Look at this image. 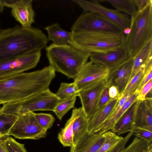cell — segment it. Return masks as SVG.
Masks as SVG:
<instances>
[{"label":"cell","mask_w":152,"mask_h":152,"mask_svg":"<svg viewBox=\"0 0 152 152\" xmlns=\"http://www.w3.org/2000/svg\"><path fill=\"white\" fill-rule=\"evenodd\" d=\"M152 80L149 81L137 93V100L143 101L145 99L147 94L152 89Z\"/></svg>","instance_id":"obj_35"},{"label":"cell","mask_w":152,"mask_h":152,"mask_svg":"<svg viewBox=\"0 0 152 152\" xmlns=\"http://www.w3.org/2000/svg\"><path fill=\"white\" fill-rule=\"evenodd\" d=\"M137 93L133 94L122 106L120 109L116 113H113L111 116L93 133L103 134L109 130L112 131L117 121L137 100Z\"/></svg>","instance_id":"obj_20"},{"label":"cell","mask_w":152,"mask_h":152,"mask_svg":"<svg viewBox=\"0 0 152 152\" xmlns=\"http://www.w3.org/2000/svg\"><path fill=\"white\" fill-rule=\"evenodd\" d=\"M138 102L137 100L122 115L115 124L112 132L119 135L132 131Z\"/></svg>","instance_id":"obj_19"},{"label":"cell","mask_w":152,"mask_h":152,"mask_svg":"<svg viewBox=\"0 0 152 152\" xmlns=\"http://www.w3.org/2000/svg\"><path fill=\"white\" fill-rule=\"evenodd\" d=\"M132 131L136 137L142 139L149 144L152 143V132L139 128H133Z\"/></svg>","instance_id":"obj_34"},{"label":"cell","mask_w":152,"mask_h":152,"mask_svg":"<svg viewBox=\"0 0 152 152\" xmlns=\"http://www.w3.org/2000/svg\"><path fill=\"white\" fill-rule=\"evenodd\" d=\"M131 31V29L129 27H128L124 29L123 31V32L124 34L126 35L129 34Z\"/></svg>","instance_id":"obj_42"},{"label":"cell","mask_w":152,"mask_h":152,"mask_svg":"<svg viewBox=\"0 0 152 152\" xmlns=\"http://www.w3.org/2000/svg\"><path fill=\"white\" fill-rule=\"evenodd\" d=\"M129 57L125 47H124L106 53H91L89 58L92 62L101 64L110 71Z\"/></svg>","instance_id":"obj_14"},{"label":"cell","mask_w":152,"mask_h":152,"mask_svg":"<svg viewBox=\"0 0 152 152\" xmlns=\"http://www.w3.org/2000/svg\"><path fill=\"white\" fill-rule=\"evenodd\" d=\"M131 31L125 35V47L129 57L134 58L143 46L152 40V4L131 17Z\"/></svg>","instance_id":"obj_5"},{"label":"cell","mask_w":152,"mask_h":152,"mask_svg":"<svg viewBox=\"0 0 152 152\" xmlns=\"http://www.w3.org/2000/svg\"><path fill=\"white\" fill-rule=\"evenodd\" d=\"M107 86L106 80H104L79 91L78 96L80 99L82 107L88 118L97 110L100 95Z\"/></svg>","instance_id":"obj_12"},{"label":"cell","mask_w":152,"mask_h":152,"mask_svg":"<svg viewBox=\"0 0 152 152\" xmlns=\"http://www.w3.org/2000/svg\"><path fill=\"white\" fill-rule=\"evenodd\" d=\"M4 7L3 0H0V13L3 12Z\"/></svg>","instance_id":"obj_43"},{"label":"cell","mask_w":152,"mask_h":152,"mask_svg":"<svg viewBox=\"0 0 152 152\" xmlns=\"http://www.w3.org/2000/svg\"><path fill=\"white\" fill-rule=\"evenodd\" d=\"M99 2L108 3L115 10L124 12L131 17L134 16L138 12L134 0H99Z\"/></svg>","instance_id":"obj_25"},{"label":"cell","mask_w":152,"mask_h":152,"mask_svg":"<svg viewBox=\"0 0 152 152\" xmlns=\"http://www.w3.org/2000/svg\"><path fill=\"white\" fill-rule=\"evenodd\" d=\"M137 7L138 11L145 9L152 4V0H134Z\"/></svg>","instance_id":"obj_39"},{"label":"cell","mask_w":152,"mask_h":152,"mask_svg":"<svg viewBox=\"0 0 152 152\" xmlns=\"http://www.w3.org/2000/svg\"><path fill=\"white\" fill-rule=\"evenodd\" d=\"M152 69H150L144 76L134 93H137L145 84L152 79Z\"/></svg>","instance_id":"obj_38"},{"label":"cell","mask_w":152,"mask_h":152,"mask_svg":"<svg viewBox=\"0 0 152 152\" xmlns=\"http://www.w3.org/2000/svg\"><path fill=\"white\" fill-rule=\"evenodd\" d=\"M109 88L107 87L102 93L98 102L97 110L104 106L111 99L109 94Z\"/></svg>","instance_id":"obj_37"},{"label":"cell","mask_w":152,"mask_h":152,"mask_svg":"<svg viewBox=\"0 0 152 152\" xmlns=\"http://www.w3.org/2000/svg\"></svg>","instance_id":"obj_47"},{"label":"cell","mask_w":152,"mask_h":152,"mask_svg":"<svg viewBox=\"0 0 152 152\" xmlns=\"http://www.w3.org/2000/svg\"><path fill=\"white\" fill-rule=\"evenodd\" d=\"M60 99L49 88L23 100L3 104L0 113L18 116L38 111H53Z\"/></svg>","instance_id":"obj_6"},{"label":"cell","mask_w":152,"mask_h":152,"mask_svg":"<svg viewBox=\"0 0 152 152\" xmlns=\"http://www.w3.org/2000/svg\"><path fill=\"white\" fill-rule=\"evenodd\" d=\"M109 94L110 99L119 97V94L117 88L114 86H111L109 88Z\"/></svg>","instance_id":"obj_40"},{"label":"cell","mask_w":152,"mask_h":152,"mask_svg":"<svg viewBox=\"0 0 152 152\" xmlns=\"http://www.w3.org/2000/svg\"><path fill=\"white\" fill-rule=\"evenodd\" d=\"M34 112L28 113L18 116L8 134L19 139L37 140L45 137L47 131L38 124Z\"/></svg>","instance_id":"obj_8"},{"label":"cell","mask_w":152,"mask_h":152,"mask_svg":"<svg viewBox=\"0 0 152 152\" xmlns=\"http://www.w3.org/2000/svg\"><path fill=\"white\" fill-rule=\"evenodd\" d=\"M34 115L38 124L47 131L52 126L55 121L54 117L49 113H34Z\"/></svg>","instance_id":"obj_32"},{"label":"cell","mask_w":152,"mask_h":152,"mask_svg":"<svg viewBox=\"0 0 152 152\" xmlns=\"http://www.w3.org/2000/svg\"><path fill=\"white\" fill-rule=\"evenodd\" d=\"M45 49L49 65L54 71L69 78L73 79L88 61L91 54L80 50L69 44L58 45L52 43Z\"/></svg>","instance_id":"obj_4"},{"label":"cell","mask_w":152,"mask_h":152,"mask_svg":"<svg viewBox=\"0 0 152 152\" xmlns=\"http://www.w3.org/2000/svg\"><path fill=\"white\" fill-rule=\"evenodd\" d=\"M48 37L39 29L16 25L0 32V64L16 57L41 50Z\"/></svg>","instance_id":"obj_2"},{"label":"cell","mask_w":152,"mask_h":152,"mask_svg":"<svg viewBox=\"0 0 152 152\" xmlns=\"http://www.w3.org/2000/svg\"><path fill=\"white\" fill-rule=\"evenodd\" d=\"M44 28L47 32L48 40H51L54 44H69V42L71 40V32L63 29L57 23H53Z\"/></svg>","instance_id":"obj_21"},{"label":"cell","mask_w":152,"mask_h":152,"mask_svg":"<svg viewBox=\"0 0 152 152\" xmlns=\"http://www.w3.org/2000/svg\"><path fill=\"white\" fill-rule=\"evenodd\" d=\"M69 44L82 51L90 53H104L125 47L123 33L71 31Z\"/></svg>","instance_id":"obj_3"},{"label":"cell","mask_w":152,"mask_h":152,"mask_svg":"<svg viewBox=\"0 0 152 152\" xmlns=\"http://www.w3.org/2000/svg\"><path fill=\"white\" fill-rule=\"evenodd\" d=\"M119 100L118 96L111 99L106 104L98 110L88 118V132L93 133L111 116Z\"/></svg>","instance_id":"obj_18"},{"label":"cell","mask_w":152,"mask_h":152,"mask_svg":"<svg viewBox=\"0 0 152 152\" xmlns=\"http://www.w3.org/2000/svg\"><path fill=\"white\" fill-rule=\"evenodd\" d=\"M80 108V107L73 109L71 117L67 121L64 127L58 134V139L64 147H71L73 145V125L79 115Z\"/></svg>","instance_id":"obj_22"},{"label":"cell","mask_w":152,"mask_h":152,"mask_svg":"<svg viewBox=\"0 0 152 152\" xmlns=\"http://www.w3.org/2000/svg\"><path fill=\"white\" fill-rule=\"evenodd\" d=\"M133 58L129 57L114 70L110 72L106 79L107 86L116 87L120 97L128 83L133 63Z\"/></svg>","instance_id":"obj_13"},{"label":"cell","mask_w":152,"mask_h":152,"mask_svg":"<svg viewBox=\"0 0 152 152\" xmlns=\"http://www.w3.org/2000/svg\"><path fill=\"white\" fill-rule=\"evenodd\" d=\"M104 133L105 140L96 152H109L123 138L112 131Z\"/></svg>","instance_id":"obj_30"},{"label":"cell","mask_w":152,"mask_h":152,"mask_svg":"<svg viewBox=\"0 0 152 152\" xmlns=\"http://www.w3.org/2000/svg\"><path fill=\"white\" fill-rule=\"evenodd\" d=\"M77 96H75L60 100L57 103L53 112L60 121L70 110L74 107Z\"/></svg>","instance_id":"obj_27"},{"label":"cell","mask_w":152,"mask_h":152,"mask_svg":"<svg viewBox=\"0 0 152 152\" xmlns=\"http://www.w3.org/2000/svg\"><path fill=\"white\" fill-rule=\"evenodd\" d=\"M83 10V13H97L118 25L123 30L129 27L131 18L129 15L116 10L107 8L100 4L98 0H74L73 1Z\"/></svg>","instance_id":"obj_10"},{"label":"cell","mask_w":152,"mask_h":152,"mask_svg":"<svg viewBox=\"0 0 152 152\" xmlns=\"http://www.w3.org/2000/svg\"><path fill=\"white\" fill-rule=\"evenodd\" d=\"M151 145L152 143L149 144L136 137L129 146L123 148L119 152H148Z\"/></svg>","instance_id":"obj_31"},{"label":"cell","mask_w":152,"mask_h":152,"mask_svg":"<svg viewBox=\"0 0 152 152\" xmlns=\"http://www.w3.org/2000/svg\"><path fill=\"white\" fill-rule=\"evenodd\" d=\"M148 152H152V145H151Z\"/></svg>","instance_id":"obj_44"},{"label":"cell","mask_w":152,"mask_h":152,"mask_svg":"<svg viewBox=\"0 0 152 152\" xmlns=\"http://www.w3.org/2000/svg\"><path fill=\"white\" fill-rule=\"evenodd\" d=\"M2 137H1L0 136V139H1Z\"/></svg>","instance_id":"obj_46"},{"label":"cell","mask_w":152,"mask_h":152,"mask_svg":"<svg viewBox=\"0 0 152 152\" xmlns=\"http://www.w3.org/2000/svg\"><path fill=\"white\" fill-rule=\"evenodd\" d=\"M138 101L132 129L139 128L152 132V98L145 97L143 101Z\"/></svg>","instance_id":"obj_16"},{"label":"cell","mask_w":152,"mask_h":152,"mask_svg":"<svg viewBox=\"0 0 152 152\" xmlns=\"http://www.w3.org/2000/svg\"><path fill=\"white\" fill-rule=\"evenodd\" d=\"M41 56V51H38L21 55L0 64V80L35 67Z\"/></svg>","instance_id":"obj_9"},{"label":"cell","mask_w":152,"mask_h":152,"mask_svg":"<svg viewBox=\"0 0 152 152\" xmlns=\"http://www.w3.org/2000/svg\"><path fill=\"white\" fill-rule=\"evenodd\" d=\"M11 12L15 19L25 28L31 27L34 22L35 12L32 0H14Z\"/></svg>","instance_id":"obj_15"},{"label":"cell","mask_w":152,"mask_h":152,"mask_svg":"<svg viewBox=\"0 0 152 152\" xmlns=\"http://www.w3.org/2000/svg\"><path fill=\"white\" fill-rule=\"evenodd\" d=\"M79 91L74 82L70 83L62 82L55 94L60 100H63L75 96H78Z\"/></svg>","instance_id":"obj_28"},{"label":"cell","mask_w":152,"mask_h":152,"mask_svg":"<svg viewBox=\"0 0 152 152\" xmlns=\"http://www.w3.org/2000/svg\"><path fill=\"white\" fill-rule=\"evenodd\" d=\"M104 133L86 132L71 147L70 152H96L105 139Z\"/></svg>","instance_id":"obj_17"},{"label":"cell","mask_w":152,"mask_h":152,"mask_svg":"<svg viewBox=\"0 0 152 152\" xmlns=\"http://www.w3.org/2000/svg\"><path fill=\"white\" fill-rule=\"evenodd\" d=\"M18 116L13 114L0 113V136H8V133Z\"/></svg>","instance_id":"obj_29"},{"label":"cell","mask_w":152,"mask_h":152,"mask_svg":"<svg viewBox=\"0 0 152 152\" xmlns=\"http://www.w3.org/2000/svg\"><path fill=\"white\" fill-rule=\"evenodd\" d=\"M150 58H152V40L147 42L133 58L132 70L129 82L141 65Z\"/></svg>","instance_id":"obj_24"},{"label":"cell","mask_w":152,"mask_h":152,"mask_svg":"<svg viewBox=\"0 0 152 152\" xmlns=\"http://www.w3.org/2000/svg\"><path fill=\"white\" fill-rule=\"evenodd\" d=\"M1 28H0V32L1 31Z\"/></svg>","instance_id":"obj_45"},{"label":"cell","mask_w":152,"mask_h":152,"mask_svg":"<svg viewBox=\"0 0 152 152\" xmlns=\"http://www.w3.org/2000/svg\"><path fill=\"white\" fill-rule=\"evenodd\" d=\"M4 141L8 152H27L24 144L18 142L11 137H7Z\"/></svg>","instance_id":"obj_33"},{"label":"cell","mask_w":152,"mask_h":152,"mask_svg":"<svg viewBox=\"0 0 152 152\" xmlns=\"http://www.w3.org/2000/svg\"><path fill=\"white\" fill-rule=\"evenodd\" d=\"M71 30V31L123 33L121 28L116 23L93 12L83 13L81 15Z\"/></svg>","instance_id":"obj_7"},{"label":"cell","mask_w":152,"mask_h":152,"mask_svg":"<svg viewBox=\"0 0 152 152\" xmlns=\"http://www.w3.org/2000/svg\"><path fill=\"white\" fill-rule=\"evenodd\" d=\"M88 120L82 108L81 107L79 115L73 125L74 136L73 145L88 131Z\"/></svg>","instance_id":"obj_26"},{"label":"cell","mask_w":152,"mask_h":152,"mask_svg":"<svg viewBox=\"0 0 152 152\" xmlns=\"http://www.w3.org/2000/svg\"><path fill=\"white\" fill-rule=\"evenodd\" d=\"M133 135V133L132 131L129 132L109 152H119L125 147L126 144Z\"/></svg>","instance_id":"obj_36"},{"label":"cell","mask_w":152,"mask_h":152,"mask_svg":"<svg viewBox=\"0 0 152 152\" xmlns=\"http://www.w3.org/2000/svg\"><path fill=\"white\" fill-rule=\"evenodd\" d=\"M0 139V152H8L7 151L4 144V140Z\"/></svg>","instance_id":"obj_41"},{"label":"cell","mask_w":152,"mask_h":152,"mask_svg":"<svg viewBox=\"0 0 152 152\" xmlns=\"http://www.w3.org/2000/svg\"><path fill=\"white\" fill-rule=\"evenodd\" d=\"M110 70L103 65L90 61L82 67L74 79L79 91L102 80H106Z\"/></svg>","instance_id":"obj_11"},{"label":"cell","mask_w":152,"mask_h":152,"mask_svg":"<svg viewBox=\"0 0 152 152\" xmlns=\"http://www.w3.org/2000/svg\"><path fill=\"white\" fill-rule=\"evenodd\" d=\"M56 76L50 65L0 80V105L23 100L49 88Z\"/></svg>","instance_id":"obj_1"},{"label":"cell","mask_w":152,"mask_h":152,"mask_svg":"<svg viewBox=\"0 0 152 152\" xmlns=\"http://www.w3.org/2000/svg\"><path fill=\"white\" fill-rule=\"evenodd\" d=\"M152 59H148L141 65L128 83L119 97V99L127 94L134 93L144 76L150 69H152Z\"/></svg>","instance_id":"obj_23"}]
</instances>
